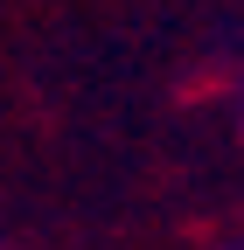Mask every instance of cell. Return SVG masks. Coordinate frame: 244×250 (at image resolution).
Instances as JSON below:
<instances>
[]
</instances>
